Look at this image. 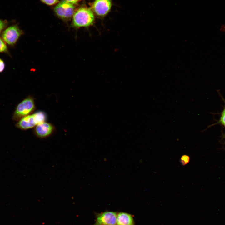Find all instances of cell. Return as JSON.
<instances>
[{
    "label": "cell",
    "mask_w": 225,
    "mask_h": 225,
    "mask_svg": "<svg viewBox=\"0 0 225 225\" xmlns=\"http://www.w3.org/2000/svg\"><path fill=\"white\" fill-rule=\"evenodd\" d=\"M95 20L94 14L88 8L82 7L74 13L72 26L76 28H88L92 25Z\"/></svg>",
    "instance_id": "1"
},
{
    "label": "cell",
    "mask_w": 225,
    "mask_h": 225,
    "mask_svg": "<svg viewBox=\"0 0 225 225\" xmlns=\"http://www.w3.org/2000/svg\"><path fill=\"white\" fill-rule=\"evenodd\" d=\"M47 118L46 113L43 111H39L22 118L18 121L16 126L20 129L26 130L35 127L39 124L46 121Z\"/></svg>",
    "instance_id": "2"
},
{
    "label": "cell",
    "mask_w": 225,
    "mask_h": 225,
    "mask_svg": "<svg viewBox=\"0 0 225 225\" xmlns=\"http://www.w3.org/2000/svg\"><path fill=\"white\" fill-rule=\"evenodd\" d=\"M35 108L34 98L32 96H28L16 106L13 114V120L18 121L23 117L32 114Z\"/></svg>",
    "instance_id": "3"
},
{
    "label": "cell",
    "mask_w": 225,
    "mask_h": 225,
    "mask_svg": "<svg viewBox=\"0 0 225 225\" xmlns=\"http://www.w3.org/2000/svg\"><path fill=\"white\" fill-rule=\"evenodd\" d=\"M54 10L59 17L62 19L68 20L73 15L74 7L72 4L63 0L55 6Z\"/></svg>",
    "instance_id": "4"
},
{
    "label": "cell",
    "mask_w": 225,
    "mask_h": 225,
    "mask_svg": "<svg viewBox=\"0 0 225 225\" xmlns=\"http://www.w3.org/2000/svg\"><path fill=\"white\" fill-rule=\"evenodd\" d=\"M22 31L16 25L9 27L4 30L2 37L3 40L9 45H13L22 34Z\"/></svg>",
    "instance_id": "5"
},
{
    "label": "cell",
    "mask_w": 225,
    "mask_h": 225,
    "mask_svg": "<svg viewBox=\"0 0 225 225\" xmlns=\"http://www.w3.org/2000/svg\"><path fill=\"white\" fill-rule=\"evenodd\" d=\"M55 130V128L52 123L45 121L35 127L34 133L38 138H43L50 136Z\"/></svg>",
    "instance_id": "6"
},
{
    "label": "cell",
    "mask_w": 225,
    "mask_h": 225,
    "mask_svg": "<svg viewBox=\"0 0 225 225\" xmlns=\"http://www.w3.org/2000/svg\"><path fill=\"white\" fill-rule=\"evenodd\" d=\"M117 214L116 212L106 211L97 216L93 225H116Z\"/></svg>",
    "instance_id": "7"
},
{
    "label": "cell",
    "mask_w": 225,
    "mask_h": 225,
    "mask_svg": "<svg viewBox=\"0 0 225 225\" xmlns=\"http://www.w3.org/2000/svg\"><path fill=\"white\" fill-rule=\"evenodd\" d=\"M111 7L110 0H95L92 5L94 12L100 16L106 15L109 11Z\"/></svg>",
    "instance_id": "8"
},
{
    "label": "cell",
    "mask_w": 225,
    "mask_h": 225,
    "mask_svg": "<svg viewBox=\"0 0 225 225\" xmlns=\"http://www.w3.org/2000/svg\"><path fill=\"white\" fill-rule=\"evenodd\" d=\"M117 225H134L133 218L128 213L121 212L117 215Z\"/></svg>",
    "instance_id": "9"
},
{
    "label": "cell",
    "mask_w": 225,
    "mask_h": 225,
    "mask_svg": "<svg viewBox=\"0 0 225 225\" xmlns=\"http://www.w3.org/2000/svg\"><path fill=\"white\" fill-rule=\"evenodd\" d=\"M189 161V157L187 155L182 156L180 159V162L182 165H185L188 164Z\"/></svg>",
    "instance_id": "10"
},
{
    "label": "cell",
    "mask_w": 225,
    "mask_h": 225,
    "mask_svg": "<svg viewBox=\"0 0 225 225\" xmlns=\"http://www.w3.org/2000/svg\"><path fill=\"white\" fill-rule=\"evenodd\" d=\"M7 49L6 45L3 41L0 38V52H5Z\"/></svg>",
    "instance_id": "11"
},
{
    "label": "cell",
    "mask_w": 225,
    "mask_h": 225,
    "mask_svg": "<svg viewBox=\"0 0 225 225\" xmlns=\"http://www.w3.org/2000/svg\"><path fill=\"white\" fill-rule=\"evenodd\" d=\"M43 2L48 5H53L57 3L58 0H41Z\"/></svg>",
    "instance_id": "12"
},
{
    "label": "cell",
    "mask_w": 225,
    "mask_h": 225,
    "mask_svg": "<svg viewBox=\"0 0 225 225\" xmlns=\"http://www.w3.org/2000/svg\"><path fill=\"white\" fill-rule=\"evenodd\" d=\"M7 22L6 20L0 19V33L6 27Z\"/></svg>",
    "instance_id": "13"
},
{
    "label": "cell",
    "mask_w": 225,
    "mask_h": 225,
    "mask_svg": "<svg viewBox=\"0 0 225 225\" xmlns=\"http://www.w3.org/2000/svg\"><path fill=\"white\" fill-rule=\"evenodd\" d=\"M220 121L225 126V109L224 110L222 114Z\"/></svg>",
    "instance_id": "14"
},
{
    "label": "cell",
    "mask_w": 225,
    "mask_h": 225,
    "mask_svg": "<svg viewBox=\"0 0 225 225\" xmlns=\"http://www.w3.org/2000/svg\"><path fill=\"white\" fill-rule=\"evenodd\" d=\"M4 68V64L3 62L0 59V72H2Z\"/></svg>",
    "instance_id": "15"
},
{
    "label": "cell",
    "mask_w": 225,
    "mask_h": 225,
    "mask_svg": "<svg viewBox=\"0 0 225 225\" xmlns=\"http://www.w3.org/2000/svg\"><path fill=\"white\" fill-rule=\"evenodd\" d=\"M67 2L72 4H75L79 0H66Z\"/></svg>",
    "instance_id": "16"
}]
</instances>
